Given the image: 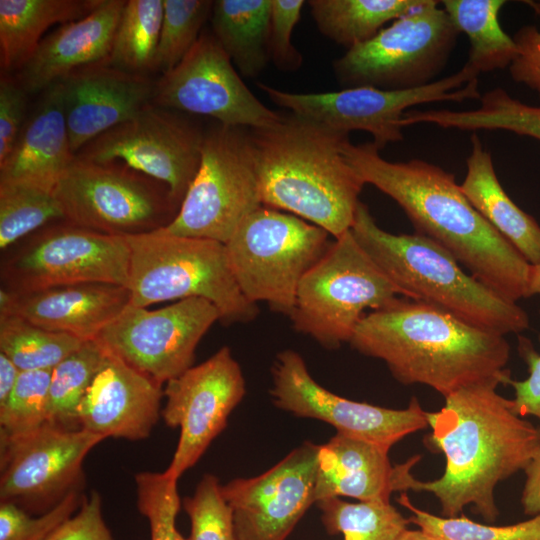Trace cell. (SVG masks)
<instances>
[{
	"mask_svg": "<svg viewBox=\"0 0 540 540\" xmlns=\"http://www.w3.org/2000/svg\"><path fill=\"white\" fill-rule=\"evenodd\" d=\"M51 373L21 372L10 396L0 405V442L26 435L47 423Z\"/></svg>",
	"mask_w": 540,
	"mask_h": 540,
	"instance_id": "40",
	"label": "cell"
},
{
	"mask_svg": "<svg viewBox=\"0 0 540 540\" xmlns=\"http://www.w3.org/2000/svg\"><path fill=\"white\" fill-rule=\"evenodd\" d=\"M510 373L467 385L444 397V406L427 412L430 446L445 457L444 473L432 481L411 474L407 491L432 493L445 517L468 505L488 522L499 514L495 488L524 470L540 450V427L519 416L512 399L497 392Z\"/></svg>",
	"mask_w": 540,
	"mask_h": 540,
	"instance_id": "1",
	"label": "cell"
},
{
	"mask_svg": "<svg viewBox=\"0 0 540 540\" xmlns=\"http://www.w3.org/2000/svg\"><path fill=\"white\" fill-rule=\"evenodd\" d=\"M529 3L540 14V2ZM512 38L516 55L508 67L510 76L536 92L540 100V29L532 25L523 26Z\"/></svg>",
	"mask_w": 540,
	"mask_h": 540,
	"instance_id": "47",
	"label": "cell"
},
{
	"mask_svg": "<svg viewBox=\"0 0 540 540\" xmlns=\"http://www.w3.org/2000/svg\"><path fill=\"white\" fill-rule=\"evenodd\" d=\"M439 5L440 1L425 0L335 59L333 72L343 89L410 90L436 81L460 34Z\"/></svg>",
	"mask_w": 540,
	"mask_h": 540,
	"instance_id": "10",
	"label": "cell"
},
{
	"mask_svg": "<svg viewBox=\"0 0 540 540\" xmlns=\"http://www.w3.org/2000/svg\"><path fill=\"white\" fill-rule=\"evenodd\" d=\"M398 296H403L401 290L349 230L334 238L324 256L304 275L288 317L296 331L334 350L349 343L366 309L389 307Z\"/></svg>",
	"mask_w": 540,
	"mask_h": 540,
	"instance_id": "7",
	"label": "cell"
},
{
	"mask_svg": "<svg viewBox=\"0 0 540 540\" xmlns=\"http://www.w3.org/2000/svg\"><path fill=\"white\" fill-rule=\"evenodd\" d=\"M398 502L411 512L409 522L436 540H540V515L507 526L474 522L465 516L440 517L414 506L402 493Z\"/></svg>",
	"mask_w": 540,
	"mask_h": 540,
	"instance_id": "39",
	"label": "cell"
},
{
	"mask_svg": "<svg viewBox=\"0 0 540 540\" xmlns=\"http://www.w3.org/2000/svg\"><path fill=\"white\" fill-rule=\"evenodd\" d=\"M59 220H64L53 195L37 186L0 181V249L9 247Z\"/></svg>",
	"mask_w": 540,
	"mask_h": 540,
	"instance_id": "37",
	"label": "cell"
},
{
	"mask_svg": "<svg viewBox=\"0 0 540 540\" xmlns=\"http://www.w3.org/2000/svg\"><path fill=\"white\" fill-rule=\"evenodd\" d=\"M329 235L291 213L264 205L254 210L225 243L242 294L288 316L302 278L328 250Z\"/></svg>",
	"mask_w": 540,
	"mask_h": 540,
	"instance_id": "8",
	"label": "cell"
},
{
	"mask_svg": "<svg viewBox=\"0 0 540 540\" xmlns=\"http://www.w3.org/2000/svg\"><path fill=\"white\" fill-rule=\"evenodd\" d=\"M349 343L359 353L384 361L398 382L426 385L443 397L510 373L505 368L510 357L505 336L406 297L364 315Z\"/></svg>",
	"mask_w": 540,
	"mask_h": 540,
	"instance_id": "3",
	"label": "cell"
},
{
	"mask_svg": "<svg viewBox=\"0 0 540 540\" xmlns=\"http://www.w3.org/2000/svg\"><path fill=\"white\" fill-rule=\"evenodd\" d=\"M389 451L378 444L336 433L319 445L316 502L332 497L390 502L393 492L405 491L406 477L421 457L415 455L393 466Z\"/></svg>",
	"mask_w": 540,
	"mask_h": 540,
	"instance_id": "24",
	"label": "cell"
},
{
	"mask_svg": "<svg viewBox=\"0 0 540 540\" xmlns=\"http://www.w3.org/2000/svg\"><path fill=\"white\" fill-rule=\"evenodd\" d=\"M72 152L133 118L152 103L156 80L108 61L78 68L59 81Z\"/></svg>",
	"mask_w": 540,
	"mask_h": 540,
	"instance_id": "21",
	"label": "cell"
},
{
	"mask_svg": "<svg viewBox=\"0 0 540 540\" xmlns=\"http://www.w3.org/2000/svg\"><path fill=\"white\" fill-rule=\"evenodd\" d=\"M479 101V107L472 110H410L402 125L426 123L472 132L504 130L540 141V106L523 103L502 88L485 92Z\"/></svg>",
	"mask_w": 540,
	"mask_h": 540,
	"instance_id": "30",
	"label": "cell"
},
{
	"mask_svg": "<svg viewBox=\"0 0 540 540\" xmlns=\"http://www.w3.org/2000/svg\"><path fill=\"white\" fill-rule=\"evenodd\" d=\"M211 31L246 78L257 77L270 61L271 0H216Z\"/></svg>",
	"mask_w": 540,
	"mask_h": 540,
	"instance_id": "29",
	"label": "cell"
},
{
	"mask_svg": "<svg viewBox=\"0 0 540 540\" xmlns=\"http://www.w3.org/2000/svg\"><path fill=\"white\" fill-rule=\"evenodd\" d=\"M350 231L404 297L503 336L529 327L525 310L466 274L447 250L416 233L392 234L381 229L361 201Z\"/></svg>",
	"mask_w": 540,
	"mask_h": 540,
	"instance_id": "5",
	"label": "cell"
},
{
	"mask_svg": "<svg viewBox=\"0 0 540 540\" xmlns=\"http://www.w3.org/2000/svg\"><path fill=\"white\" fill-rule=\"evenodd\" d=\"M262 206L247 128L216 122L204 131L197 173L167 234L225 244Z\"/></svg>",
	"mask_w": 540,
	"mask_h": 540,
	"instance_id": "11",
	"label": "cell"
},
{
	"mask_svg": "<svg viewBox=\"0 0 540 540\" xmlns=\"http://www.w3.org/2000/svg\"><path fill=\"white\" fill-rule=\"evenodd\" d=\"M262 205L339 238L353 225L365 183L343 155L349 135L291 112L247 128Z\"/></svg>",
	"mask_w": 540,
	"mask_h": 540,
	"instance_id": "4",
	"label": "cell"
},
{
	"mask_svg": "<svg viewBox=\"0 0 540 540\" xmlns=\"http://www.w3.org/2000/svg\"><path fill=\"white\" fill-rule=\"evenodd\" d=\"M130 250V305L203 298L213 303L225 325L247 323L258 306L241 292L225 244L171 235L161 229L125 237Z\"/></svg>",
	"mask_w": 540,
	"mask_h": 540,
	"instance_id": "6",
	"label": "cell"
},
{
	"mask_svg": "<svg viewBox=\"0 0 540 540\" xmlns=\"http://www.w3.org/2000/svg\"><path fill=\"white\" fill-rule=\"evenodd\" d=\"M461 190L474 208L530 265L540 264V225L518 207L501 186L492 157L476 133L466 160Z\"/></svg>",
	"mask_w": 540,
	"mask_h": 540,
	"instance_id": "27",
	"label": "cell"
},
{
	"mask_svg": "<svg viewBox=\"0 0 540 540\" xmlns=\"http://www.w3.org/2000/svg\"><path fill=\"white\" fill-rule=\"evenodd\" d=\"M162 397L161 385L107 350L78 406V427L103 439H146L161 416Z\"/></svg>",
	"mask_w": 540,
	"mask_h": 540,
	"instance_id": "22",
	"label": "cell"
},
{
	"mask_svg": "<svg viewBox=\"0 0 540 540\" xmlns=\"http://www.w3.org/2000/svg\"><path fill=\"white\" fill-rule=\"evenodd\" d=\"M186 115L150 103L91 140L75 156L123 161L165 183L181 205L199 168L205 131Z\"/></svg>",
	"mask_w": 540,
	"mask_h": 540,
	"instance_id": "15",
	"label": "cell"
},
{
	"mask_svg": "<svg viewBox=\"0 0 540 540\" xmlns=\"http://www.w3.org/2000/svg\"><path fill=\"white\" fill-rule=\"evenodd\" d=\"M322 524L330 535L343 540H396L406 529V519L390 502L350 503L338 497L316 502Z\"/></svg>",
	"mask_w": 540,
	"mask_h": 540,
	"instance_id": "36",
	"label": "cell"
},
{
	"mask_svg": "<svg viewBox=\"0 0 540 540\" xmlns=\"http://www.w3.org/2000/svg\"><path fill=\"white\" fill-rule=\"evenodd\" d=\"M130 303L127 287L76 283L13 293L0 289V314L20 316L82 341L96 340Z\"/></svg>",
	"mask_w": 540,
	"mask_h": 540,
	"instance_id": "23",
	"label": "cell"
},
{
	"mask_svg": "<svg viewBox=\"0 0 540 540\" xmlns=\"http://www.w3.org/2000/svg\"><path fill=\"white\" fill-rule=\"evenodd\" d=\"M125 3L101 0L85 17L62 24L43 38L15 74L25 91L29 95L41 93L78 68L108 61Z\"/></svg>",
	"mask_w": 540,
	"mask_h": 540,
	"instance_id": "25",
	"label": "cell"
},
{
	"mask_svg": "<svg viewBox=\"0 0 540 540\" xmlns=\"http://www.w3.org/2000/svg\"><path fill=\"white\" fill-rule=\"evenodd\" d=\"M342 151L365 184L403 209L416 234L443 247L499 296L511 302L529 297L530 264L474 208L453 174L421 159L387 161L372 142L347 140Z\"/></svg>",
	"mask_w": 540,
	"mask_h": 540,
	"instance_id": "2",
	"label": "cell"
},
{
	"mask_svg": "<svg viewBox=\"0 0 540 540\" xmlns=\"http://www.w3.org/2000/svg\"><path fill=\"white\" fill-rule=\"evenodd\" d=\"M304 4L303 0H271L269 56L279 70L295 71L303 63L291 37Z\"/></svg>",
	"mask_w": 540,
	"mask_h": 540,
	"instance_id": "44",
	"label": "cell"
},
{
	"mask_svg": "<svg viewBox=\"0 0 540 540\" xmlns=\"http://www.w3.org/2000/svg\"><path fill=\"white\" fill-rule=\"evenodd\" d=\"M137 507L147 519L151 540H189L176 526L181 507L178 479L163 472L143 471L135 475Z\"/></svg>",
	"mask_w": 540,
	"mask_h": 540,
	"instance_id": "41",
	"label": "cell"
},
{
	"mask_svg": "<svg viewBox=\"0 0 540 540\" xmlns=\"http://www.w3.org/2000/svg\"><path fill=\"white\" fill-rule=\"evenodd\" d=\"M85 341L50 331L13 314H0V352L21 371L52 370Z\"/></svg>",
	"mask_w": 540,
	"mask_h": 540,
	"instance_id": "35",
	"label": "cell"
},
{
	"mask_svg": "<svg viewBox=\"0 0 540 540\" xmlns=\"http://www.w3.org/2000/svg\"><path fill=\"white\" fill-rule=\"evenodd\" d=\"M21 372L9 357L0 352V405L10 396Z\"/></svg>",
	"mask_w": 540,
	"mask_h": 540,
	"instance_id": "50",
	"label": "cell"
},
{
	"mask_svg": "<svg viewBox=\"0 0 540 540\" xmlns=\"http://www.w3.org/2000/svg\"><path fill=\"white\" fill-rule=\"evenodd\" d=\"M28 93L15 75L0 77V162L12 151L27 120Z\"/></svg>",
	"mask_w": 540,
	"mask_h": 540,
	"instance_id": "45",
	"label": "cell"
},
{
	"mask_svg": "<svg viewBox=\"0 0 540 540\" xmlns=\"http://www.w3.org/2000/svg\"><path fill=\"white\" fill-rule=\"evenodd\" d=\"M84 495L73 490L41 514H31L12 502H0V540H48L80 507Z\"/></svg>",
	"mask_w": 540,
	"mask_h": 540,
	"instance_id": "43",
	"label": "cell"
},
{
	"mask_svg": "<svg viewBox=\"0 0 540 540\" xmlns=\"http://www.w3.org/2000/svg\"><path fill=\"white\" fill-rule=\"evenodd\" d=\"M319 445L305 441L264 473L221 486L236 540H286L316 503Z\"/></svg>",
	"mask_w": 540,
	"mask_h": 540,
	"instance_id": "20",
	"label": "cell"
},
{
	"mask_svg": "<svg viewBox=\"0 0 540 540\" xmlns=\"http://www.w3.org/2000/svg\"><path fill=\"white\" fill-rule=\"evenodd\" d=\"M274 405L302 418L333 426L337 433L391 449L404 437L428 427L427 412L413 397L407 408L390 409L338 396L311 376L294 350L279 352L271 368Z\"/></svg>",
	"mask_w": 540,
	"mask_h": 540,
	"instance_id": "18",
	"label": "cell"
},
{
	"mask_svg": "<svg viewBox=\"0 0 540 540\" xmlns=\"http://www.w3.org/2000/svg\"><path fill=\"white\" fill-rule=\"evenodd\" d=\"M152 103L244 128L271 126L281 117L246 86L208 29L174 69L156 79Z\"/></svg>",
	"mask_w": 540,
	"mask_h": 540,
	"instance_id": "17",
	"label": "cell"
},
{
	"mask_svg": "<svg viewBox=\"0 0 540 540\" xmlns=\"http://www.w3.org/2000/svg\"><path fill=\"white\" fill-rule=\"evenodd\" d=\"M129 265L125 237L59 220L3 251L1 288L20 293L90 282L127 287Z\"/></svg>",
	"mask_w": 540,
	"mask_h": 540,
	"instance_id": "12",
	"label": "cell"
},
{
	"mask_svg": "<svg viewBox=\"0 0 540 540\" xmlns=\"http://www.w3.org/2000/svg\"><path fill=\"white\" fill-rule=\"evenodd\" d=\"M245 394L241 367L227 346L169 380L163 388L166 403L161 417L167 426L180 428V435L165 472L179 479L193 467L225 429Z\"/></svg>",
	"mask_w": 540,
	"mask_h": 540,
	"instance_id": "19",
	"label": "cell"
},
{
	"mask_svg": "<svg viewBox=\"0 0 540 540\" xmlns=\"http://www.w3.org/2000/svg\"><path fill=\"white\" fill-rule=\"evenodd\" d=\"M101 0H0L1 73H18L35 53L44 32L79 20Z\"/></svg>",
	"mask_w": 540,
	"mask_h": 540,
	"instance_id": "28",
	"label": "cell"
},
{
	"mask_svg": "<svg viewBox=\"0 0 540 540\" xmlns=\"http://www.w3.org/2000/svg\"><path fill=\"white\" fill-rule=\"evenodd\" d=\"M540 294V264L530 265L528 275V295Z\"/></svg>",
	"mask_w": 540,
	"mask_h": 540,
	"instance_id": "51",
	"label": "cell"
},
{
	"mask_svg": "<svg viewBox=\"0 0 540 540\" xmlns=\"http://www.w3.org/2000/svg\"><path fill=\"white\" fill-rule=\"evenodd\" d=\"M524 472L526 478L521 497L524 513L529 516L540 515V450Z\"/></svg>",
	"mask_w": 540,
	"mask_h": 540,
	"instance_id": "49",
	"label": "cell"
},
{
	"mask_svg": "<svg viewBox=\"0 0 540 540\" xmlns=\"http://www.w3.org/2000/svg\"><path fill=\"white\" fill-rule=\"evenodd\" d=\"M518 343V351L528 366L529 376L521 381L511 378L508 382L515 391L513 409L521 417L532 415L540 419V354L529 339L519 336Z\"/></svg>",
	"mask_w": 540,
	"mask_h": 540,
	"instance_id": "48",
	"label": "cell"
},
{
	"mask_svg": "<svg viewBox=\"0 0 540 540\" xmlns=\"http://www.w3.org/2000/svg\"><path fill=\"white\" fill-rule=\"evenodd\" d=\"M396 540H436L422 530L406 529Z\"/></svg>",
	"mask_w": 540,
	"mask_h": 540,
	"instance_id": "52",
	"label": "cell"
},
{
	"mask_svg": "<svg viewBox=\"0 0 540 540\" xmlns=\"http://www.w3.org/2000/svg\"><path fill=\"white\" fill-rule=\"evenodd\" d=\"M74 158L57 82L40 93L12 151L0 162V181L53 191Z\"/></svg>",
	"mask_w": 540,
	"mask_h": 540,
	"instance_id": "26",
	"label": "cell"
},
{
	"mask_svg": "<svg viewBox=\"0 0 540 540\" xmlns=\"http://www.w3.org/2000/svg\"><path fill=\"white\" fill-rule=\"evenodd\" d=\"M504 0H443L440 5L459 33L469 40L466 64L478 74L508 68L516 45L499 23Z\"/></svg>",
	"mask_w": 540,
	"mask_h": 540,
	"instance_id": "31",
	"label": "cell"
},
{
	"mask_svg": "<svg viewBox=\"0 0 540 540\" xmlns=\"http://www.w3.org/2000/svg\"><path fill=\"white\" fill-rule=\"evenodd\" d=\"M164 14L157 48L155 72L174 69L198 41L210 19L211 0H163Z\"/></svg>",
	"mask_w": 540,
	"mask_h": 540,
	"instance_id": "38",
	"label": "cell"
},
{
	"mask_svg": "<svg viewBox=\"0 0 540 540\" xmlns=\"http://www.w3.org/2000/svg\"><path fill=\"white\" fill-rule=\"evenodd\" d=\"M425 0H310L319 31L348 49L373 38L389 21L423 5Z\"/></svg>",
	"mask_w": 540,
	"mask_h": 540,
	"instance_id": "32",
	"label": "cell"
},
{
	"mask_svg": "<svg viewBox=\"0 0 540 540\" xmlns=\"http://www.w3.org/2000/svg\"><path fill=\"white\" fill-rule=\"evenodd\" d=\"M104 439L87 430L45 423L0 442V502H12L41 514L73 490L82 489L83 463Z\"/></svg>",
	"mask_w": 540,
	"mask_h": 540,
	"instance_id": "16",
	"label": "cell"
},
{
	"mask_svg": "<svg viewBox=\"0 0 540 540\" xmlns=\"http://www.w3.org/2000/svg\"><path fill=\"white\" fill-rule=\"evenodd\" d=\"M218 478L205 474L183 507L190 519L189 540H236L232 511L226 502Z\"/></svg>",
	"mask_w": 540,
	"mask_h": 540,
	"instance_id": "42",
	"label": "cell"
},
{
	"mask_svg": "<svg viewBox=\"0 0 540 540\" xmlns=\"http://www.w3.org/2000/svg\"><path fill=\"white\" fill-rule=\"evenodd\" d=\"M107 354L98 341L83 344L52 369L47 423L78 429V406Z\"/></svg>",
	"mask_w": 540,
	"mask_h": 540,
	"instance_id": "34",
	"label": "cell"
},
{
	"mask_svg": "<svg viewBox=\"0 0 540 540\" xmlns=\"http://www.w3.org/2000/svg\"><path fill=\"white\" fill-rule=\"evenodd\" d=\"M48 540H114L103 517L101 495L92 491L84 496L78 510Z\"/></svg>",
	"mask_w": 540,
	"mask_h": 540,
	"instance_id": "46",
	"label": "cell"
},
{
	"mask_svg": "<svg viewBox=\"0 0 540 540\" xmlns=\"http://www.w3.org/2000/svg\"><path fill=\"white\" fill-rule=\"evenodd\" d=\"M216 321L219 310L203 298L179 300L156 310L129 304L96 340L163 386L193 366L198 343Z\"/></svg>",
	"mask_w": 540,
	"mask_h": 540,
	"instance_id": "14",
	"label": "cell"
},
{
	"mask_svg": "<svg viewBox=\"0 0 540 540\" xmlns=\"http://www.w3.org/2000/svg\"><path fill=\"white\" fill-rule=\"evenodd\" d=\"M478 73L466 63L456 73L410 90L374 87L339 91L295 93L264 83L257 86L277 106L332 130L349 135L353 130L371 134L380 150L403 139L401 121L408 108L433 102L480 99Z\"/></svg>",
	"mask_w": 540,
	"mask_h": 540,
	"instance_id": "13",
	"label": "cell"
},
{
	"mask_svg": "<svg viewBox=\"0 0 540 540\" xmlns=\"http://www.w3.org/2000/svg\"><path fill=\"white\" fill-rule=\"evenodd\" d=\"M163 14V0L126 1L108 63L131 74L155 72Z\"/></svg>",
	"mask_w": 540,
	"mask_h": 540,
	"instance_id": "33",
	"label": "cell"
},
{
	"mask_svg": "<svg viewBox=\"0 0 540 540\" xmlns=\"http://www.w3.org/2000/svg\"><path fill=\"white\" fill-rule=\"evenodd\" d=\"M53 195L65 221L122 237L166 227L181 207L165 183L120 160L97 162L75 156Z\"/></svg>",
	"mask_w": 540,
	"mask_h": 540,
	"instance_id": "9",
	"label": "cell"
}]
</instances>
